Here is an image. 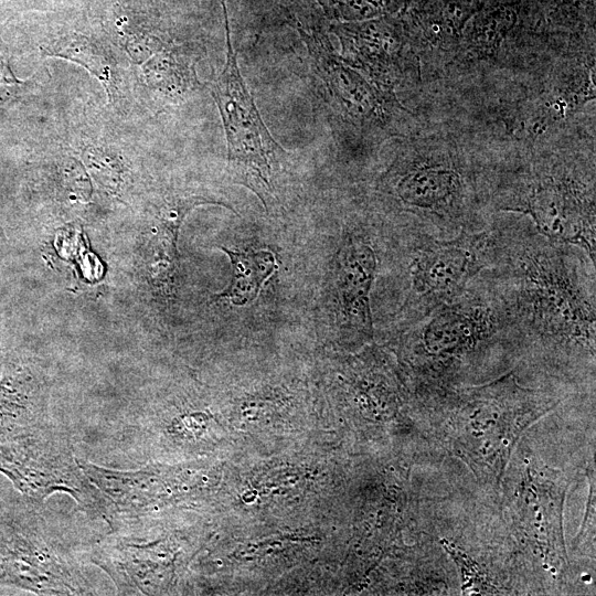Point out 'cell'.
<instances>
[{"label":"cell","instance_id":"cell-10","mask_svg":"<svg viewBox=\"0 0 596 596\" xmlns=\"http://www.w3.org/2000/svg\"><path fill=\"white\" fill-rule=\"evenodd\" d=\"M45 50L50 56L67 58L82 64L97 78L103 81L105 87L110 85V62L104 51L89 39L73 35L56 41Z\"/></svg>","mask_w":596,"mask_h":596},{"label":"cell","instance_id":"cell-1","mask_svg":"<svg viewBox=\"0 0 596 596\" xmlns=\"http://www.w3.org/2000/svg\"><path fill=\"white\" fill-rule=\"evenodd\" d=\"M566 246L532 230L499 233L491 264L494 292L509 329L554 347L594 352L595 266L587 267L590 258Z\"/></svg>","mask_w":596,"mask_h":596},{"label":"cell","instance_id":"cell-5","mask_svg":"<svg viewBox=\"0 0 596 596\" xmlns=\"http://www.w3.org/2000/svg\"><path fill=\"white\" fill-rule=\"evenodd\" d=\"M493 247L490 231H461L447 238L421 232L408 266L406 320L412 323L462 296L470 281L491 266Z\"/></svg>","mask_w":596,"mask_h":596},{"label":"cell","instance_id":"cell-3","mask_svg":"<svg viewBox=\"0 0 596 596\" xmlns=\"http://www.w3.org/2000/svg\"><path fill=\"white\" fill-rule=\"evenodd\" d=\"M563 134L517 149V166L491 173V207L530 216L552 242L572 245L595 262L594 138Z\"/></svg>","mask_w":596,"mask_h":596},{"label":"cell","instance_id":"cell-8","mask_svg":"<svg viewBox=\"0 0 596 596\" xmlns=\"http://www.w3.org/2000/svg\"><path fill=\"white\" fill-rule=\"evenodd\" d=\"M377 256L372 244L349 235L336 256L334 287L342 327L370 334L372 312L370 292L376 275Z\"/></svg>","mask_w":596,"mask_h":596},{"label":"cell","instance_id":"cell-9","mask_svg":"<svg viewBox=\"0 0 596 596\" xmlns=\"http://www.w3.org/2000/svg\"><path fill=\"white\" fill-rule=\"evenodd\" d=\"M228 256L232 277L228 286L214 299H227L235 306L254 301L265 283L277 272L278 263L270 251H238L221 247Z\"/></svg>","mask_w":596,"mask_h":596},{"label":"cell","instance_id":"cell-2","mask_svg":"<svg viewBox=\"0 0 596 596\" xmlns=\"http://www.w3.org/2000/svg\"><path fill=\"white\" fill-rule=\"evenodd\" d=\"M491 168L462 135L423 129L407 136L381 179L383 191L422 233L480 231L491 207Z\"/></svg>","mask_w":596,"mask_h":596},{"label":"cell","instance_id":"cell-4","mask_svg":"<svg viewBox=\"0 0 596 596\" xmlns=\"http://www.w3.org/2000/svg\"><path fill=\"white\" fill-rule=\"evenodd\" d=\"M226 62L211 83L227 140V171L234 183L252 190L267 210L274 192L273 173L285 151L275 141L241 75L230 32H226Z\"/></svg>","mask_w":596,"mask_h":596},{"label":"cell","instance_id":"cell-7","mask_svg":"<svg viewBox=\"0 0 596 596\" xmlns=\"http://www.w3.org/2000/svg\"><path fill=\"white\" fill-rule=\"evenodd\" d=\"M342 60L360 68L380 89L394 93L405 79H422L418 55L400 34L371 26L343 29L339 33Z\"/></svg>","mask_w":596,"mask_h":596},{"label":"cell","instance_id":"cell-6","mask_svg":"<svg viewBox=\"0 0 596 596\" xmlns=\"http://www.w3.org/2000/svg\"><path fill=\"white\" fill-rule=\"evenodd\" d=\"M320 77L345 118L362 130L397 128V119L415 117L394 93L380 89L342 58L336 56L326 39L305 35Z\"/></svg>","mask_w":596,"mask_h":596}]
</instances>
